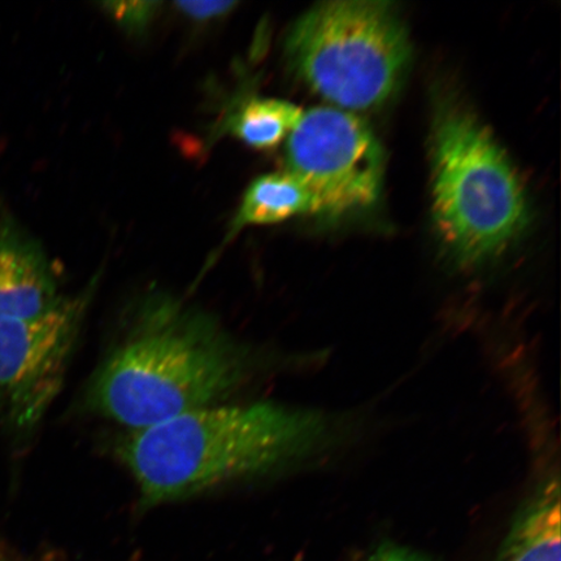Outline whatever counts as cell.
I'll return each mask as SVG.
<instances>
[{
  "label": "cell",
  "mask_w": 561,
  "mask_h": 561,
  "mask_svg": "<svg viewBox=\"0 0 561 561\" xmlns=\"http://www.w3.org/2000/svg\"><path fill=\"white\" fill-rule=\"evenodd\" d=\"M333 417L275 402L214 404L130 432L121 458L144 507L297 466L334 438Z\"/></svg>",
  "instance_id": "obj_1"
},
{
  "label": "cell",
  "mask_w": 561,
  "mask_h": 561,
  "mask_svg": "<svg viewBox=\"0 0 561 561\" xmlns=\"http://www.w3.org/2000/svg\"><path fill=\"white\" fill-rule=\"evenodd\" d=\"M87 390L89 409L130 432L219 404L259 359L215 318L171 297L145 300Z\"/></svg>",
  "instance_id": "obj_2"
},
{
  "label": "cell",
  "mask_w": 561,
  "mask_h": 561,
  "mask_svg": "<svg viewBox=\"0 0 561 561\" xmlns=\"http://www.w3.org/2000/svg\"><path fill=\"white\" fill-rule=\"evenodd\" d=\"M433 207L448 250L461 264L493 257L528 224L510 160L485 126L445 103L433 126Z\"/></svg>",
  "instance_id": "obj_3"
},
{
  "label": "cell",
  "mask_w": 561,
  "mask_h": 561,
  "mask_svg": "<svg viewBox=\"0 0 561 561\" xmlns=\"http://www.w3.org/2000/svg\"><path fill=\"white\" fill-rule=\"evenodd\" d=\"M285 51L314 93L350 111L388 101L411 60L394 4L359 0L313 7L293 25Z\"/></svg>",
  "instance_id": "obj_4"
},
{
  "label": "cell",
  "mask_w": 561,
  "mask_h": 561,
  "mask_svg": "<svg viewBox=\"0 0 561 561\" xmlns=\"http://www.w3.org/2000/svg\"><path fill=\"white\" fill-rule=\"evenodd\" d=\"M93 291L34 318L0 320V419L13 436H32L58 398Z\"/></svg>",
  "instance_id": "obj_5"
},
{
  "label": "cell",
  "mask_w": 561,
  "mask_h": 561,
  "mask_svg": "<svg viewBox=\"0 0 561 561\" xmlns=\"http://www.w3.org/2000/svg\"><path fill=\"white\" fill-rule=\"evenodd\" d=\"M383 160L369 126L336 107L306 112L286 145V172L311 192L319 214L325 215L374 206L381 193Z\"/></svg>",
  "instance_id": "obj_6"
},
{
  "label": "cell",
  "mask_w": 561,
  "mask_h": 561,
  "mask_svg": "<svg viewBox=\"0 0 561 561\" xmlns=\"http://www.w3.org/2000/svg\"><path fill=\"white\" fill-rule=\"evenodd\" d=\"M61 299L44 250L0 199V320L34 318Z\"/></svg>",
  "instance_id": "obj_7"
},
{
  "label": "cell",
  "mask_w": 561,
  "mask_h": 561,
  "mask_svg": "<svg viewBox=\"0 0 561 561\" xmlns=\"http://www.w3.org/2000/svg\"><path fill=\"white\" fill-rule=\"evenodd\" d=\"M560 482L546 477L518 511L496 561H560Z\"/></svg>",
  "instance_id": "obj_8"
},
{
  "label": "cell",
  "mask_w": 561,
  "mask_h": 561,
  "mask_svg": "<svg viewBox=\"0 0 561 561\" xmlns=\"http://www.w3.org/2000/svg\"><path fill=\"white\" fill-rule=\"evenodd\" d=\"M307 214H319L318 202L296 175L289 172L265 174L252 182L244 193L231 229L266 226Z\"/></svg>",
  "instance_id": "obj_9"
},
{
  "label": "cell",
  "mask_w": 561,
  "mask_h": 561,
  "mask_svg": "<svg viewBox=\"0 0 561 561\" xmlns=\"http://www.w3.org/2000/svg\"><path fill=\"white\" fill-rule=\"evenodd\" d=\"M304 114L294 103L256 98L243 104L231 117L229 129L254 149H273L291 135Z\"/></svg>",
  "instance_id": "obj_10"
},
{
  "label": "cell",
  "mask_w": 561,
  "mask_h": 561,
  "mask_svg": "<svg viewBox=\"0 0 561 561\" xmlns=\"http://www.w3.org/2000/svg\"><path fill=\"white\" fill-rule=\"evenodd\" d=\"M158 2H115L103 4L117 24L133 33L144 32L158 11Z\"/></svg>",
  "instance_id": "obj_11"
},
{
  "label": "cell",
  "mask_w": 561,
  "mask_h": 561,
  "mask_svg": "<svg viewBox=\"0 0 561 561\" xmlns=\"http://www.w3.org/2000/svg\"><path fill=\"white\" fill-rule=\"evenodd\" d=\"M179 7L181 12L186 13L187 16H191L194 20H209L226 15L229 11L233 10L237 5V2H222V0H217V2H179L175 3Z\"/></svg>",
  "instance_id": "obj_12"
},
{
  "label": "cell",
  "mask_w": 561,
  "mask_h": 561,
  "mask_svg": "<svg viewBox=\"0 0 561 561\" xmlns=\"http://www.w3.org/2000/svg\"><path fill=\"white\" fill-rule=\"evenodd\" d=\"M369 561H431L421 553L398 545H383L377 549Z\"/></svg>",
  "instance_id": "obj_13"
},
{
  "label": "cell",
  "mask_w": 561,
  "mask_h": 561,
  "mask_svg": "<svg viewBox=\"0 0 561 561\" xmlns=\"http://www.w3.org/2000/svg\"><path fill=\"white\" fill-rule=\"evenodd\" d=\"M0 561H3L2 559H0Z\"/></svg>",
  "instance_id": "obj_14"
}]
</instances>
